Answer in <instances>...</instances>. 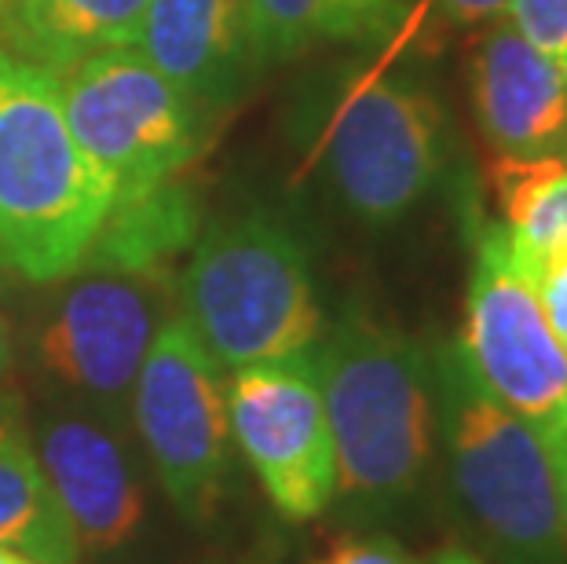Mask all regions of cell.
I'll use <instances>...</instances> for the list:
<instances>
[{"label": "cell", "instance_id": "6da1fadb", "mask_svg": "<svg viewBox=\"0 0 567 564\" xmlns=\"http://www.w3.org/2000/svg\"><path fill=\"white\" fill-rule=\"evenodd\" d=\"M311 356L333 440L330 510L355 532L400 521L436 470L432 348L352 305Z\"/></svg>", "mask_w": 567, "mask_h": 564}, {"label": "cell", "instance_id": "7a4b0ae2", "mask_svg": "<svg viewBox=\"0 0 567 564\" xmlns=\"http://www.w3.org/2000/svg\"><path fill=\"white\" fill-rule=\"evenodd\" d=\"M436 470L454 517L491 564H567V502L549 451L468 367L457 341L432 348Z\"/></svg>", "mask_w": 567, "mask_h": 564}, {"label": "cell", "instance_id": "3957f363", "mask_svg": "<svg viewBox=\"0 0 567 564\" xmlns=\"http://www.w3.org/2000/svg\"><path fill=\"white\" fill-rule=\"evenodd\" d=\"M111 202L66 125L59 74L0 48V275L41 286L74 275Z\"/></svg>", "mask_w": 567, "mask_h": 564}, {"label": "cell", "instance_id": "277c9868", "mask_svg": "<svg viewBox=\"0 0 567 564\" xmlns=\"http://www.w3.org/2000/svg\"><path fill=\"white\" fill-rule=\"evenodd\" d=\"M176 297L224 375L311 352L326 330L308 246L268 209L202 227L176 275Z\"/></svg>", "mask_w": 567, "mask_h": 564}, {"label": "cell", "instance_id": "5b68a950", "mask_svg": "<svg viewBox=\"0 0 567 564\" xmlns=\"http://www.w3.org/2000/svg\"><path fill=\"white\" fill-rule=\"evenodd\" d=\"M311 158L355 221H403L446 173L451 140L440 100L389 70H341L305 111Z\"/></svg>", "mask_w": 567, "mask_h": 564}, {"label": "cell", "instance_id": "8992f818", "mask_svg": "<svg viewBox=\"0 0 567 564\" xmlns=\"http://www.w3.org/2000/svg\"><path fill=\"white\" fill-rule=\"evenodd\" d=\"M468 238L473 271L457 345L484 389L530 425L549 451L567 502V356L542 316L502 221L473 213Z\"/></svg>", "mask_w": 567, "mask_h": 564}, {"label": "cell", "instance_id": "52a82bcc", "mask_svg": "<svg viewBox=\"0 0 567 564\" xmlns=\"http://www.w3.org/2000/svg\"><path fill=\"white\" fill-rule=\"evenodd\" d=\"M59 95L78 147L111 184L114 202L176 180L202 151V111L140 48H111L59 70Z\"/></svg>", "mask_w": 567, "mask_h": 564}, {"label": "cell", "instance_id": "ba28073f", "mask_svg": "<svg viewBox=\"0 0 567 564\" xmlns=\"http://www.w3.org/2000/svg\"><path fill=\"white\" fill-rule=\"evenodd\" d=\"M38 327V363L52 386L89 411L128 422V396L176 294V275L84 260Z\"/></svg>", "mask_w": 567, "mask_h": 564}, {"label": "cell", "instance_id": "9c48e42d", "mask_svg": "<svg viewBox=\"0 0 567 564\" xmlns=\"http://www.w3.org/2000/svg\"><path fill=\"white\" fill-rule=\"evenodd\" d=\"M128 422L165 499L187 521H209L224 499L235 448L227 381L179 311L154 334L128 396Z\"/></svg>", "mask_w": 567, "mask_h": 564}, {"label": "cell", "instance_id": "30bf717a", "mask_svg": "<svg viewBox=\"0 0 567 564\" xmlns=\"http://www.w3.org/2000/svg\"><path fill=\"white\" fill-rule=\"evenodd\" d=\"M231 440L286 521H316L333 502V440L316 356L249 363L227 378Z\"/></svg>", "mask_w": 567, "mask_h": 564}, {"label": "cell", "instance_id": "8fae6325", "mask_svg": "<svg viewBox=\"0 0 567 564\" xmlns=\"http://www.w3.org/2000/svg\"><path fill=\"white\" fill-rule=\"evenodd\" d=\"M33 448L81 554H114L136 539L147 517V491L122 425L70 400L38 418Z\"/></svg>", "mask_w": 567, "mask_h": 564}, {"label": "cell", "instance_id": "7c38bea8", "mask_svg": "<svg viewBox=\"0 0 567 564\" xmlns=\"http://www.w3.org/2000/svg\"><path fill=\"white\" fill-rule=\"evenodd\" d=\"M476 125L498 158H567V70L509 16L484 22L468 63Z\"/></svg>", "mask_w": 567, "mask_h": 564}, {"label": "cell", "instance_id": "4fadbf2b", "mask_svg": "<svg viewBox=\"0 0 567 564\" xmlns=\"http://www.w3.org/2000/svg\"><path fill=\"white\" fill-rule=\"evenodd\" d=\"M136 48L198 111L238 100L257 66L243 0H151Z\"/></svg>", "mask_w": 567, "mask_h": 564}, {"label": "cell", "instance_id": "5bb4252c", "mask_svg": "<svg viewBox=\"0 0 567 564\" xmlns=\"http://www.w3.org/2000/svg\"><path fill=\"white\" fill-rule=\"evenodd\" d=\"M151 0H11L0 48L44 70H66L111 48H136Z\"/></svg>", "mask_w": 567, "mask_h": 564}, {"label": "cell", "instance_id": "9a60e30c", "mask_svg": "<svg viewBox=\"0 0 567 564\" xmlns=\"http://www.w3.org/2000/svg\"><path fill=\"white\" fill-rule=\"evenodd\" d=\"M0 546L38 564H78L81 543L48 488L22 400L0 392Z\"/></svg>", "mask_w": 567, "mask_h": 564}, {"label": "cell", "instance_id": "2e32d148", "mask_svg": "<svg viewBox=\"0 0 567 564\" xmlns=\"http://www.w3.org/2000/svg\"><path fill=\"white\" fill-rule=\"evenodd\" d=\"M252 52L289 59L319 44H384L403 30V0H243Z\"/></svg>", "mask_w": 567, "mask_h": 564}, {"label": "cell", "instance_id": "e0dca14e", "mask_svg": "<svg viewBox=\"0 0 567 564\" xmlns=\"http://www.w3.org/2000/svg\"><path fill=\"white\" fill-rule=\"evenodd\" d=\"M198 235L202 206L195 191L179 180H168L140 198L114 202L84 260L114 264V268L128 271L173 275V260L190 254Z\"/></svg>", "mask_w": 567, "mask_h": 564}, {"label": "cell", "instance_id": "ac0fdd59", "mask_svg": "<svg viewBox=\"0 0 567 564\" xmlns=\"http://www.w3.org/2000/svg\"><path fill=\"white\" fill-rule=\"evenodd\" d=\"M494 198L520 257L567 249V158H498Z\"/></svg>", "mask_w": 567, "mask_h": 564}, {"label": "cell", "instance_id": "d6986e66", "mask_svg": "<svg viewBox=\"0 0 567 564\" xmlns=\"http://www.w3.org/2000/svg\"><path fill=\"white\" fill-rule=\"evenodd\" d=\"M509 22L567 70V0H509Z\"/></svg>", "mask_w": 567, "mask_h": 564}, {"label": "cell", "instance_id": "ffe728a7", "mask_svg": "<svg viewBox=\"0 0 567 564\" xmlns=\"http://www.w3.org/2000/svg\"><path fill=\"white\" fill-rule=\"evenodd\" d=\"M520 257V254H516ZM530 290L538 297V308L546 316L553 338L560 341L567 356V249H553L546 257H520Z\"/></svg>", "mask_w": 567, "mask_h": 564}, {"label": "cell", "instance_id": "44dd1931", "mask_svg": "<svg viewBox=\"0 0 567 564\" xmlns=\"http://www.w3.org/2000/svg\"><path fill=\"white\" fill-rule=\"evenodd\" d=\"M311 564H429V561L414 557L392 535L373 532V527L370 532H355L352 527V532L337 535Z\"/></svg>", "mask_w": 567, "mask_h": 564}, {"label": "cell", "instance_id": "7402d4cb", "mask_svg": "<svg viewBox=\"0 0 567 564\" xmlns=\"http://www.w3.org/2000/svg\"><path fill=\"white\" fill-rule=\"evenodd\" d=\"M436 8L454 27H484V22L509 16V0H436Z\"/></svg>", "mask_w": 567, "mask_h": 564}, {"label": "cell", "instance_id": "603a6c76", "mask_svg": "<svg viewBox=\"0 0 567 564\" xmlns=\"http://www.w3.org/2000/svg\"><path fill=\"white\" fill-rule=\"evenodd\" d=\"M11 363H16V338H11V327L8 319L0 316V378L8 375Z\"/></svg>", "mask_w": 567, "mask_h": 564}, {"label": "cell", "instance_id": "cb8c5ba5", "mask_svg": "<svg viewBox=\"0 0 567 564\" xmlns=\"http://www.w3.org/2000/svg\"><path fill=\"white\" fill-rule=\"evenodd\" d=\"M429 564H491V561L476 557V554H468V550H462V546H446V550H440V554L432 557Z\"/></svg>", "mask_w": 567, "mask_h": 564}, {"label": "cell", "instance_id": "d4e9b609", "mask_svg": "<svg viewBox=\"0 0 567 564\" xmlns=\"http://www.w3.org/2000/svg\"><path fill=\"white\" fill-rule=\"evenodd\" d=\"M0 564H38V561H30V557H22V554H16V550L0 546Z\"/></svg>", "mask_w": 567, "mask_h": 564}, {"label": "cell", "instance_id": "484cf974", "mask_svg": "<svg viewBox=\"0 0 567 564\" xmlns=\"http://www.w3.org/2000/svg\"><path fill=\"white\" fill-rule=\"evenodd\" d=\"M8 8H11V0H0V16H4Z\"/></svg>", "mask_w": 567, "mask_h": 564}]
</instances>
